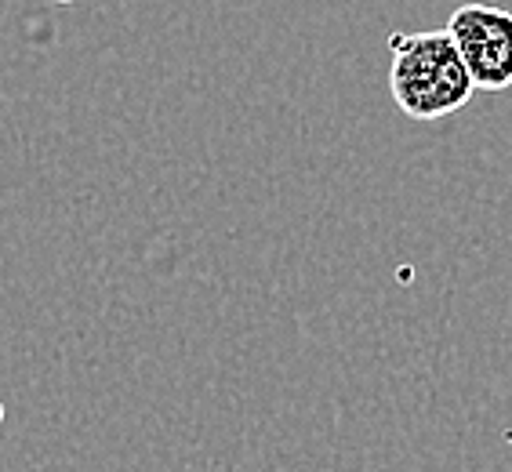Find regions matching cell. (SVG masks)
I'll return each mask as SVG.
<instances>
[{
  "label": "cell",
  "mask_w": 512,
  "mask_h": 472,
  "mask_svg": "<svg viewBox=\"0 0 512 472\" xmlns=\"http://www.w3.org/2000/svg\"><path fill=\"white\" fill-rule=\"evenodd\" d=\"M389 51V88L400 113L411 120H440L469 106L476 84L447 30L396 33Z\"/></svg>",
  "instance_id": "obj_1"
},
{
  "label": "cell",
  "mask_w": 512,
  "mask_h": 472,
  "mask_svg": "<svg viewBox=\"0 0 512 472\" xmlns=\"http://www.w3.org/2000/svg\"><path fill=\"white\" fill-rule=\"evenodd\" d=\"M476 91L512 88V11L491 4H462L447 22Z\"/></svg>",
  "instance_id": "obj_2"
}]
</instances>
